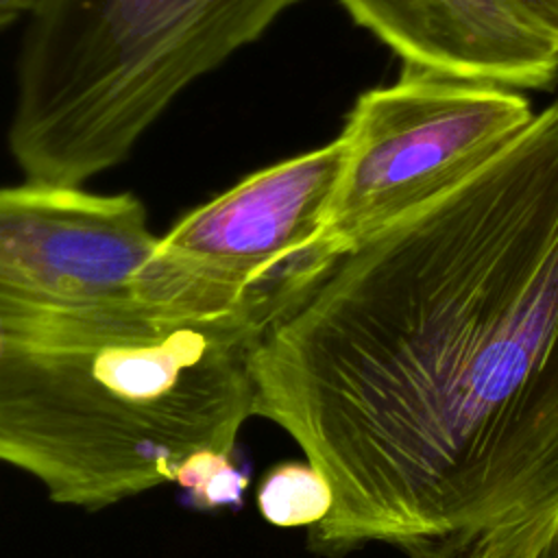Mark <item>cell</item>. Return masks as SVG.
I'll list each match as a JSON object with an SVG mask.
<instances>
[{
	"mask_svg": "<svg viewBox=\"0 0 558 558\" xmlns=\"http://www.w3.org/2000/svg\"><path fill=\"white\" fill-rule=\"evenodd\" d=\"M253 416L325 477L316 554L464 558L558 501V98L255 338Z\"/></svg>",
	"mask_w": 558,
	"mask_h": 558,
	"instance_id": "obj_1",
	"label": "cell"
},
{
	"mask_svg": "<svg viewBox=\"0 0 558 558\" xmlns=\"http://www.w3.org/2000/svg\"><path fill=\"white\" fill-rule=\"evenodd\" d=\"M264 320L0 292V462L87 510L172 484L192 456H235L253 416Z\"/></svg>",
	"mask_w": 558,
	"mask_h": 558,
	"instance_id": "obj_2",
	"label": "cell"
},
{
	"mask_svg": "<svg viewBox=\"0 0 558 558\" xmlns=\"http://www.w3.org/2000/svg\"><path fill=\"white\" fill-rule=\"evenodd\" d=\"M296 0H39L9 148L24 181L83 187L122 163L196 78Z\"/></svg>",
	"mask_w": 558,
	"mask_h": 558,
	"instance_id": "obj_3",
	"label": "cell"
},
{
	"mask_svg": "<svg viewBox=\"0 0 558 558\" xmlns=\"http://www.w3.org/2000/svg\"><path fill=\"white\" fill-rule=\"evenodd\" d=\"M534 118L517 89L403 68L364 92L340 133L344 161L316 242L327 270L340 255L451 190Z\"/></svg>",
	"mask_w": 558,
	"mask_h": 558,
	"instance_id": "obj_4",
	"label": "cell"
},
{
	"mask_svg": "<svg viewBox=\"0 0 558 558\" xmlns=\"http://www.w3.org/2000/svg\"><path fill=\"white\" fill-rule=\"evenodd\" d=\"M0 292L233 314L216 288L163 255L137 196L33 181L0 187Z\"/></svg>",
	"mask_w": 558,
	"mask_h": 558,
	"instance_id": "obj_5",
	"label": "cell"
},
{
	"mask_svg": "<svg viewBox=\"0 0 558 558\" xmlns=\"http://www.w3.org/2000/svg\"><path fill=\"white\" fill-rule=\"evenodd\" d=\"M344 161L325 146L248 174L159 235L163 255L272 320L323 272L316 242ZM268 320V323H270Z\"/></svg>",
	"mask_w": 558,
	"mask_h": 558,
	"instance_id": "obj_6",
	"label": "cell"
},
{
	"mask_svg": "<svg viewBox=\"0 0 558 558\" xmlns=\"http://www.w3.org/2000/svg\"><path fill=\"white\" fill-rule=\"evenodd\" d=\"M403 68L543 89L558 74V46L504 0H338Z\"/></svg>",
	"mask_w": 558,
	"mask_h": 558,
	"instance_id": "obj_7",
	"label": "cell"
},
{
	"mask_svg": "<svg viewBox=\"0 0 558 558\" xmlns=\"http://www.w3.org/2000/svg\"><path fill=\"white\" fill-rule=\"evenodd\" d=\"M259 514L277 527H314L331 508L325 477L307 460H290L266 471L257 486Z\"/></svg>",
	"mask_w": 558,
	"mask_h": 558,
	"instance_id": "obj_8",
	"label": "cell"
},
{
	"mask_svg": "<svg viewBox=\"0 0 558 558\" xmlns=\"http://www.w3.org/2000/svg\"><path fill=\"white\" fill-rule=\"evenodd\" d=\"M201 510L240 506L248 486V475L238 466L235 456L203 451L187 458L174 475V482Z\"/></svg>",
	"mask_w": 558,
	"mask_h": 558,
	"instance_id": "obj_9",
	"label": "cell"
},
{
	"mask_svg": "<svg viewBox=\"0 0 558 558\" xmlns=\"http://www.w3.org/2000/svg\"><path fill=\"white\" fill-rule=\"evenodd\" d=\"M558 530V501L486 534L464 558H543Z\"/></svg>",
	"mask_w": 558,
	"mask_h": 558,
	"instance_id": "obj_10",
	"label": "cell"
},
{
	"mask_svg": "<svg viewBox=\"0 0 558 558\" xmlns=\"http://www.w3.org/2000/svg\"><path fill=\"white\" fill-rule=\"evenodd\" d=\"M521 20L558 46V0H504Z\"/></svg>",
	"mask_w": 558,
	"mask_h": 558,
	"instance_id": "obj_11",
	"label": "cell"
},
{
	"mask_svg": "<svg viewBox=\"0 0 558 558\" xmlns=\"http://www.w3.org/2000/svg\"><path fill=\"white\" fill-rule=\"evenodd\" d=\"M39 0H0V31L33 13Z\"/></svg>",
	"mask_w": 558,
	"mask_h": 558,
	"instance_id": "obj_12",
	"label": "cell"
},
{
	"mask_svg": "<svg viewBox=\"0 0 558 558\" xmlns=\"http://www.w3.org/2000/svg\"><path fill=\"white\" fill-rule=\"evenodd\" d=\"M543 558H558V530H556V534L551 536V541H549V545H547Z\"/></svg>",
	"mask_w": 558,
	"mask_h": 558,
	"instance_id": "obj_13",
	"label": "cell"
}]
</instances>
